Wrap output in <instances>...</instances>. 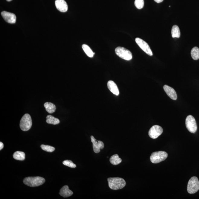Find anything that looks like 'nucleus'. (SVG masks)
Segmentation results:
<instances>
[{
	"mask_svg": "<svg viewBox=\"0 0 199 199\" xmlns=\"http://www.w3.org/2000/svg\"><path fill=\"white\" fill-rule=\"evenodd\" d=\"M185 125L188 131L192 133H195L197 131V123L194 118L191 115L187 117L185 120Z\"/></svg>",
	"mask_w": 199,
	"mask_h": 199,
	"instance_id": "obj_7",
	"label": "nucleus"
},
{
	"mask_svg": "<svg viewBox=\"0 0 199 199\" xmlns=\"http://www.w3.org/2000/svg\"><path fill=\"white\" fill-rule=\"evenodd\" d=\"M41 147L43 150L46 152H52L54 151L55 150L54 147L49 146V145H42Z\"/></svg>",
	"mask_w": 199,
	"mask_h": 199,
	"instance_id": "obj_23",
	"label": "nucleus"
},
{
	"mask_svg": "<svg viewBox=\"0 0 199 199\" xmlns=\"http://www.w3.org/2000/svg\"><path fill=\"white\" fill-rule=\"evenodd\" d=\"M4 147V145L1 142H0V150H1Z\"/></svg>",
	"mask_w": 199,
	"mask_h": 199,
	"instance_id": "obj_26",
	"label": "nucleus"
},
{
	"mask_svg": "<svg viewBox=\"0 0 199 199\" xmlns=\"http://www.w3.org/2000/svg\"><path fill=\"white\" fill-rule=\"evenodd\" d=\"M108 181L110 188L113 190L121 189L126 185L125 180L120 177H110Z\"/></svg>",
	"mask_w": 199,
	"mask_h": 199,
	"instance_id": "obj_1",
	"label": "nucleus"
},
{
	"mask_svg": "<svg viewBox=\"0 0 199 199\" xmlns=\"http://www.w3.org/2000/svg\"><path fill=\"white\" fill-rule=\"evenodd\" d=\"M82 48L85 53L90 58H92L94 56V53L89 47L86 44H83Z\"/></svg>",
	"mask_w": 199,
	"mask_h": 199,
	"instance_id": "obj_21",
	"label": "nucleus"
},
{
	"mask_svg": "<svg viewBox=\"0 0 199 199\" xmlns=\"http://www.w3.org/2000/svg\"><path fill=\"white\" fill-rule=\"evenodd\" d=\"M115 53L120 58L127 61H130L133 58L131 52L123 47H118L115 48Z\"/></svg>",
	"mask_w": 199,
	"mask_h": 199,
	"instance_id": "obj_3",
	"label": "nucleus"
},
{
	"mask_svg": "<svg viewBox=\"0 0 199 199\" xmlns=\"http://www.w3.org/2000/svg\"><path fill=\"white\" fill-rule=\"evenodd\" d=\"M163 132V129L162 127L159 125H155L150 128L148 134L150 138L155 139L160 136Z\"/></svg>",
	"mask_w": 199,
	"mask_h": 199,
	"instance_id": "obj_9",
	"label": "nucleus"
},
{
	"mask_svg": "<svg viewBox=\"0 0 199 199\" xmlns=\"http://www.w3.org/2000/svg\"><path fill=\"white\" fill-rule=\"evenodd\" d=\"M6 1H8V2H10V1H12V0H6Z\"/></svg>",
	"mask_w": 199,
	"mask_h": 199,
	"instance_id": "obj_28",
	"label": "nucleus"
},
{
	"mask_svg": "<svg viewBox=\"0 0 199 199\" xmlns=\"http://www.w3.org/2000/svg\"><path fill=\"white\" fill-rule=\"evenodd\" d=\"M1 15L7 22L11 24H13L16 23V17L13 13L8 12L7 11H3L1 13Z\"/></svg>",
	"mask_w": 199,
	"mask_h": 199,
	"instance_id": "obj_11",
	"label": "nucleus"
},
{
	"mask_svg": "<svg viewBox=\"0 0 199 199\" xmlns=\"http://www.w3.org/2000/svg\"><path fill=\"white\" fill-rule=\"evenodd\" d=\"M191 56L193 59L197 60L199 59V49L198 47H195L192 49Z\"/></svg>",
	"mask_w": 199,
	"mask_h": 199,
	"instance_id": "obj_22",
	"label": "nucleus"
},
{
	"mask_svg": "<svg viewBox=\"0 0 199 199\" xmlns=\"http://www.w3.org/2000/svg\"><path fill=\"white\" fill-rule=\"evenodd\" d=\"M110 161L112 165H117L121 163L122 159L117 154H115L112 156L110 158Z\"/></svg>",
	"mask_w": 199,
	"mask_h": 199,
	"instance_id": "obj_18",
	"label": "nucleus"
},
{
	"mask_svg": "<svg viewBox=\"0 0 199 199\" xmlns=\"http://www.w3.org/2000/svg\"><path fill=\"white\" fill-rule=\"evenodd\" d=\"M154 1L157 3H160L162 2L163 1V0H154Z\"/></svg>",
	"mask_w": 199,
	"mask_h": 199,
	"instance_id": "obj_27",
	"label": "nucleus"
},
{
	"mask_svg": "<svg viewBox=\"0 0 199 199\" xmlns=\"http://www.w3.org/2000/svg\"><path fill=\"white\" fill-rule=\"evenodd\" d=\"M47 123L49 124L56 125L60 123V121L58 118L54 117L51 115H48L46 117Z\"/></svg>",
	"mask_w": 199,
	"mask_h": 199,
	"instance_id": "obj_17",
	"label": "nucleus"
},
{
	"mask_svg": "<svg viewBox=\"0 0 199 199\" xmlns=\"http://www.w3.org/2000/svg\"><path fill=\"white\" fill-rule=\"evenodd\" d=\"M55 4L57 9L61 12H66L68 11V5L64 0H56Z\"/></svg>",
	"mask_w": 199,
	"mask_h": 199,
	"instance_id": "obj_12",
	"label": "nucleus"
},
{
	"mask_svg": "<svg viewBox=\"0 0 199 199\" xmlns=\"http://www.w3.org/2000/svg\"><path fill=\"white\" fill-rule=\"evenodd\" d=\"M13 157L15 159L22 161L25 159V154L24 152L16 151L13 154Z\"/></svg>",
	"mask_w": 199,
	"mask_h": 199,
	"instance_id": "obj_20",
	"label": "nucleus"
},
{
	"mask_svg": "<svg viewBox=\"0 0 199 199\" xmlns=\"http://www.w3.org/2000/svg\"><path fill=\"white\" fill-rule=\"evenodd\" d=\"M135 5L137 9H142L144 5V0H135Z\"/></svg>",
	"mask_w": 199,
	"mask_h": 199,
	"instance_id": "obj_24",
	"label": "nucleus"
},
{
	"mask_svg": "<svg viewBox=\"0 0 199 199\" xmlns=\"http://www.w3.org/2000/svg\"><path fill=\"white\" fill-rule=\"evenodd\" d=\"M172 35L173 38H179L180 36V31L178 26L174 25L172 29Z\"/></svg>",
	"mask_w": 199,
	"mask_h": 199,
	"instance_id": "obj_19",
	"label": "nucleus"
},
{
	"mask_svg": "<svg viewBox=\"0 0 199 199\" xmlns=\"http://www.w3.org/2000/svg\"><path fill=\"white\" fill-rule=\"evenodd\" d=\"M135 41L140 47L147 54L150 56H153L152 52L146 42L139 38H136L135 39Z\"/></svg>",
	"mask_w": 199,
	"mask_h": 199,
	"instance_id": "obj_8",
	"label": "nucleus"
},
{
	"mask_svg": "<svg viewBox=\"0 0 199 199\" xmlns=\"http://www.w3.org/2000/svg\"><path fill=\"white\" fill-rule=\"evenodd\" d=\"M45 181L44 178L41 177H28L24 179L23 183L28 186L36 187L43 185Z\"/></svg>",
	"mask_w": 199,
	"mask_h": 199,
	"instance_id": "obj_2",
	"label": "nucleus"
},
{
	"mask_svg": "<svg viewBox=\"0 0 199 199\" xmlns=\"http://www.w3.org/2000/svg\"><path fill=\"white\" fill-rule=\"evenodd\" d=\"M168 154L165 151L154 152L150 156V161L153 163H159L168 158Z\"/></svg>",
	"mask_w": 199,
	"mask_h": 199,
	"instance_id": "obj_4",
	"label": "nucleus"
},
{
	"mask_svg": "<svg viewBox=\"0 0 199 199\" xmlns=\"http://www.w3.org/2000/svg\"><path fill=\"white\" fill-rule=\"evenodd\" d=\"M63 165L72 168H75L76 167V165L73 163V162L70 160H65L63 161Z\"/></svg>",
	"mask_w": 199,
	"mask_h": 199,
	"instance_id": "obj_25",
	"label": "nucleus"
},
{
	"mask_svg": "<svg viewBox=\"0 0 199 199\" xmlns=\"http://www.w3.org/2000/svg\"><path fill=\"white\" fill-rule=\"evenodd\" d=\"M187 191L190 194H195L199 190V181L197 177H191L187 185Z\"/></svg>",
	"mask_w": 199,
	"mask_h": 199,
	"instance_id": "obj_5",
	"label": "nucleus"
},
{
	"mask_svg": "<svg viewBox=\"0 0 199 199\" xmlns=\"http://www.w3.org/2000/svg\"><path fill=\"white\" fill-rule=\"evenodd\" d=\"M73 194V192L69 190L68 185L63 186L60 190L59 194L64 198L71 196Z\"/></svg>",
	"mask_w": 199,
	"mask_h": 199,
	"instance_id": "obj_15",
	"label": "nucleus"
},
{
	"mask_svg": "<svg viewBox=\"0 0 199 199\" xmlns=\"http://www.w3.org/2000/svg\"><path fill=\"white\" fill-rule=\"evenodd\" d=\"M32 122L30 115L26 114L23 115L20 122V127L23 131H26L31 128Z\"/></svg>",
	"mask_w": 199,
	"mask_h": 199,
	"instance_id": "obj_6",
	"label": "nucleus"
},
{
	"mask_svg": "<svg viewBox=\"0 0 199 199\" xmlns=\"http://www.w3.org/2000/svg\"><path fill=\"white\" fill-rule=\"evenodd\" d=\"M163 89L164 90L167 95L172 100H176L177 97L176 92L174 88L170 87L168 85H165L163 86Z\"/></svg>",
	"mask_w": 199,
	"mask_h": 199,
	"instance_id": "obj_13",
	"label": "nucleus"
},
{
	"mask_svg": "<svg viewBox=\"0 0 199 199\" xmlns=\"http://www.w3.org/2000/svg\"><path fill=\"white\" fill-rule=\"evenodd\" d=\"M44 106L46 111L49 113H53L56 111V107L52 103L46 102L44 104Z\"/></svg>",
	"mask_w": 199,
	"mask_h": 199,
	"instance_id": "obj_16",
	"label": "nucleus"
},
{
	"mask_svg": "<svg viewBox=\"0 0 199 199\" xmlns=\"http://www.w3.org/2000/svg\"><path fill=\"white\" fill-rule=\"evenodd\" d=\"M91 140L93 143L94 152L98 153L100 152V150L103 149L104 148V143L102 141L97 140L93 136H91Z\"/></svg>",
	"mask_w": 199,
	"mask_h": 199,
	"instance_id": "obj_10",
	"label": "nucleus"
},
{
	"mask_svg": "<svg viewBox=\"0 0 199 199\" xmlns=\"http://www.w3.org/2000/svg\"><path fill=\"white\" fill-rule=\"evenodd\" d=\"M108 89L114 94L118 96L119 95V91L117 86L114 82L110 81L108 82Z\"/></svg>",
	"mask_w": 199,
	"mask_h": 199,
	"instance_id": "obj_14",
	"label": "nucleus"
}]
</instances>
